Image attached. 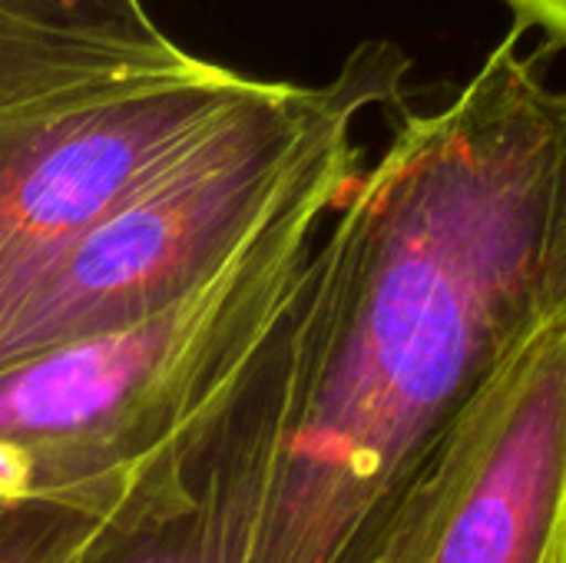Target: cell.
<instances>
[{
    "label": "cell",
    "mask_w": 566,
    "mask_h": 563,
    "mask_svg": "<svg viewBox=\"0 0 566 563\" xmlns=\"http://www.w3.org/2000/svg\"><path fill=\"white\" fill-rule=\"evenodd\" d=\"M391 129L272 348L279 455L245 563H368L481 388L566 315V86L521 30Z\"/></svg>",
    "instance_id": "6da1fadb"
},
{
    "label": "cell",
    "mask_w": 566,
    "mask_h": 563,
    "mask_svg": "<svg viewBox=\"0 0 566 563\" xmlns=\"http://www.w3.org/2000/svg\"><path fill=\"white\" fill-rule=\"evenodd\" d=\"M272 345L189 468L126 488L113 508H76L86 514V538L73 563H245L282 428Z\"/></svg>",
    "instance_id": "8992f818"
},
{
    "label": "cell",
    "mask_w": 566,
    "mask_h": 563,
    "mask_svg": "<svg viewBox=\"0 0 566 563\" xmlns=\"http://www.w3.org/2000/svg\"><path fill=\"white\" fill-rule=\"evenodd\" d=\"M511 17L514 27L524 30H537L544 37L547 46H566V0H501Z\"/></svg>",
    "instance_id": "ba28073f"
},
{
    "label": "cell",
    "mask_w": 566,
    "mask_h": 563,
    "mask_svg": "<svg viewBox=\"0 0 566 563\" xmlns=\"http://www.w3.org/2000/svg\"><path fill=\"white\" fill-rule=\"evenodd\" d=\"M0 30L56 37V40H99L159 30L143 0H0Z\"/></svg>",
    "instance_id": "52a82bcc"
},
{
    "label": "cell",
    "mask_w": 566,
    "mask_h": 563,
    "mask_svg": "<svg viewBox=\"0 0 566 563\" xmlns=\"http://www.w3.org/2000/svg\"><path fill=\"white\" fill-rule=\"evenodd\" d=\"M411 60L365 40L328 83L259 80L166 169L0 302V362L129 325L216 275L345 143L405 100Z\"/></svg>",
    "instance_id": "3957f363"
},
{
    "label": "cell",
    "mask_w": 566,
    "mask_h": 563,
    "mask_svg": "<svg viewBox=\"0 0 566 563\" xmlns=\"http://www.w3.org/2000/svg\"><path fill=\"white\" fill-rule=\"evenodd\" d=\"M368 563H566V315L464 408Z\"/></svg>",
    "instance_id": "5b68a950"
},
{
    "label": "cell",
    "mask_w": 566,
    "mask_h": 563,
    "mask_svg": "<svg viewBox=\"0 0 566 563\" xmlns=\"http://www.w3.org/2000/svg\"><path fill=\"white\" fill-rule=\"evenodd\" d=\"M361 166V143H345L216 275L163 309L0 362V504L93 511L196 461L292 315Z\"/></svg>",
    "instance_id": "7a4b0ae2"
},
{
    "label": "cell",
    "mask_w": 566,
    "mask_h": 563,
    "mask_svg": "<svg viewBox=\"0 0 566 563\" xmlns=\"http://www.w3.org/2000/svg\"><path fill=\"white\" fill-rule=\"evenodd\" d=\"M255 86L259 76L189 53L163 30L0 37V302Z\"/></svg>",
    "instance_id": "277c9868"
}]
</instances>
